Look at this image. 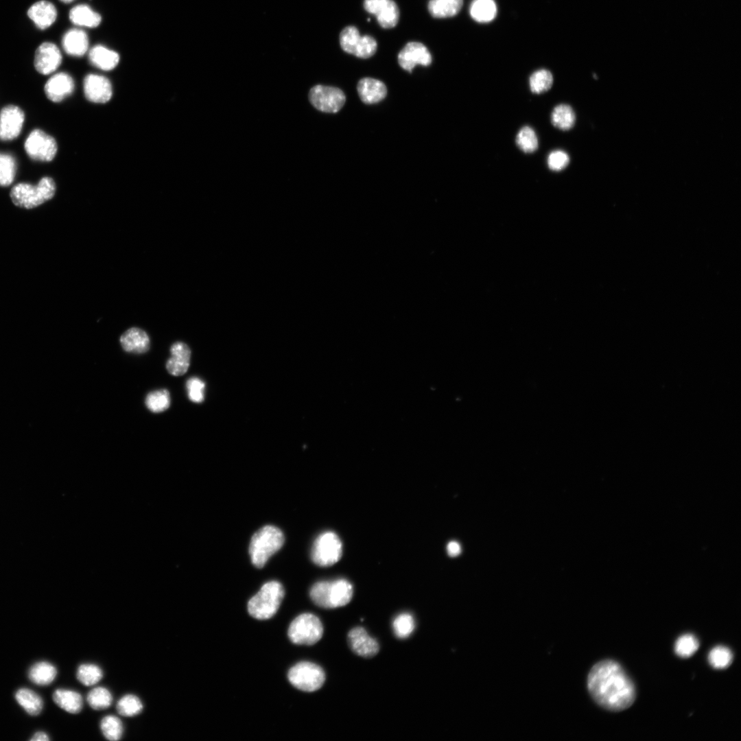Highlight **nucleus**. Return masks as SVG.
<instances>
[{
	"label": "nucleus",
	"mask_w": 741,
	"mask_h": 741,
	"mask_svg": "<svg viewBox=\"0 0 741 741\" xmlns=\"http://www.w3.org/2000/svg\"><path fill=\"white\" fill-rule=\"evenodd\" d=\"M17 703L30 715H38L43 709V702L40 696L28 688H21L15 694Z\"/></svg>",
	"instance_id": "obj_28"
},
{
	"label": "nucleus",
	"mask_w": 741,
	"mask_h": 741,
	"mask_svg": "<svg viewBox=\"0 0 741 741\" xmlns=\"http://www.w3.org/2000/svg\"><path fill=\"white\" fill-rule=\"evenodd\" d=\"M340 43L346 53L360 58L373 56L377 48L375 39L368 35L360 36L357 27L347 26L340 34Z\"/></svg>",
	"instance_id": "obj_10"
},
{
	"label": "nucleus",
	"mask_w": 741,
	"mask_h": 741,
	"mask_svg": "<svg viewBox=\"0 0 741 741\" xmlns=\"http://www.w3.org/2000/svg\"><path fill=\"white\" fill-rule=\"evenodd\" d=\"M57 674L56 667L47 661H39L31 666L29 679L35 684L47 685L54 681Z\"/></svg>",
	"instance_id": "obj_27"
},
{
	"label": "nucleus",
	"mask_w": 741,
	"mask_h": 741,
	"mask_svg": "<svg viewBox=\"0 0 741 741\" xmlns=\"http://www.w3.org/2000/svg\"><path fill=\"white\" fill-rule=\"evenodd\" d=\"M471 18L479 23H488L494 19L497 6L494 0H473L470 5Z\"/></svg>",
	"instance_id": "obj_30"
},
{
	"label": "nucleus",
	"mask_w": 741,
	"mask_h": 741,
	"mask_svg": "<svg viewBox=\"0 0 741 741\" xmlns=\"http://www.w3.org/2000/svg\"><path fill=\"white\" fill-rule=\"evenodd\" d=\"M447 553L450 556H456L461 552L460 544L456 541H450L447 546Z\"/></svg>",
	"instance_id": "obj_45"
},
{
	"label": "nucleus",
	"mask_w": 741,
	"mask_h": 741,
	"mask_svg": "<svg viewBox=\"0 0 741 741\" xmlns=\"http://www.w3.org/2000/svg\"><path fill=\"white\" fill-rule=\"evenodd\" d=\"M364 8L384 28L394 27L399 21V10L393 0H364Z\"/></svg>",
	"instance_id": "obj_13"
},
{
	"label": "nucleus",
	"mask_w": 741,
	"mask_h": 741,
	"mask_svg": "<svg viewBox=\"0 0 741 741\" xmlns=\"http://www.w3.org/2000/svg\"><path fill=\"white\" fill-rule=\"evenodd\" d=\"M569 163V155L563 150H556L551 152L547 158L550 169L559 172L564 169Z\"/></svg>",
	"instance_id": "obj_44"
},
{
	"label": "nucleus",
	"mask_w": 741,
	"mask_h": 741,
	"mask_svg": "<svg viewBox=\"0 0 741 741\" xmlns=\"http://www.w3.org/2000/svg\"><path fill=\"white\" fill-rule=\"evenodd\" d=\"M392 628L397 637L400 639L408 637L415 628L413 616L408 613L398 615L393 620Z\"/></svg>",
	"instance_id": "obj_41"
},
{
	"label": "nucleus",
	"mask_w": 741,
	"mask_h": 741,
	"mask_svg": "<svg viewBox=\"0 0 741 741\" xmlns=\"http://www.w3.org/2000/svg\"><path fill=\"white\" fill-rule=\"evenodd\" d=\"M432 61L428 49L421 43H408L398 54V62L401 68L409 72L416 65L429 66Z\"/></svg>",
	"instance_id": "obj_14"
},
{
	"label": "nucleus",
	"mask_w": 741,
	"mask_h": 741,
	"mask_svg": "<svg viewBox=\"0 0 741 741\" xmlns=\"http://www.w3.org/2000/svg\"><path fill=\"white\" fill-rule=\"evenodd\" d=\"M284 543L282 531L274 526H266L252 536L249 545V554L252 564L263 567L269 558L280 550Z\"/></svg>",
	"instance_id": "obj_4"
},
{
	"label": "nucleus",
	"mask_w": 741,
	"mask_h": 741,
	"mask_svg": "<svg viewBox=\"0 0 741 741\" xmlns=\"http://www.w3.org/2000/svg\"><path fill=\"white\" fill-rule=\"evenodd\" d=\"M170 403V393L165 388L149 392L145 399L146 408L154 413H159L167 410L169 408Z\"/></svg>",
	"instance_id": "obj_32"
},
{
	"label": "nucleus",
	"mask_w": 741,
	"mask_h": 741,
	"mask_svg": "<svg viewBox=\"0 0 741 741\" xmlns=\"http://www.w3.org/2000/svg\"><path fill=\"white\" fill-rule=\"evenodd\" d=\"M171 356L166 362L167 372L173 376L184 375L188 370L191 351L189 346L183 342H176L170 347Z\"/></svg>",
	"instance_id": "obj_19"
},
{
	"label": "nucleus",
	"mask_w": 741,
	"mask_h": 741,
	"mask_svg": "<svg viewBox=\"0 0 741 741\" xmlns=\"http://www.w3.org/2000/svg\"><path fill=\"white\" fill-rule=\"evenodd\" d=\"M76 677L82 684L92 686L102 679L103 672L102 668L96 664L82 663L78 668Z\"/></svg>",
	"instance_id": "obj_36"
},
{
	"label": "nucleus",
	"mask_w": 741,
	"mask_h": 741,
	"mask_svg": "<svg viewBox=\"0 0 741 741\" xmlns=\"http://www.w3.org/2000/svg\"><path fill=\"white\" fill-rule=\"evenodd\" d=\"M99 727L102 735L108 740H119L123 736V723L114 715L104 716L100 721Z\"/></svg>",
	"instance_id": "obj_33"
},
{
	"label": "nucleus",
	"mask_w": 741,
	"mask_h": 741,
	"mask_svg": "<svg viewBox=\"0 0 741 741\" xmlns=\"http://www.w3.org/2000/svg\"><path fill=\"white\" fill-rule=\"evenodd\" d=\"M27 15L36 27L45 30L55 22L57 10L55 5L50 1L41 0L30 6L27 10Z\"/></svg>",
	"instance_id": "obj_21"
},
{
	"label": "nucleus",
	"mask_w": 741,
	"mask_h": 741,
	"mask_svg": "<svg viewBox=\"0 0 741 741\" xmlns=\"http://www.w3.org/2000/svg\"><path fill=\"white\" fill-rule=\"evenodd\" d=\"M284 589L277 581L265 583L248 603L249 614L258 620L271 618L278 611L284 597Z\"/></svg>",
	"instance_id": "obj_5"
},
{
	"label": "nucleus",
	"mask_w": 741,
	"mask_h": 741,
	"mask_svg": "<svg viewBox=\"0 0 741 741\" xmlns=\"http://www.w3.org/2000/svg\"><path fill=\"white\" fill-rule=\"evenodd\" d=\"M587 687L601 707L620 711L631 707L636 697L635 685L622 667L611 659L595 663L589 670Z\"/></svg>",
	"instance_id": "obj_1"
},
{
	"label": "nucleus",
	"mask_w": 741,
	"mask_h": 741,
	"mask_svg": "<svg viewBox=\"0 0 741 741\" xmlns=\"http://www.w3.org/2000/svg\"><path fill=\"white\" fill-rule=\"evenodd\" d=\"M287 634L290 639L294 644L313 645L322 636V624L315 615L303 613L291 622Z\"/></svg>",
	"instance_id": "obj_6"
},
{
	"label": "nucleus",
	"mask_w": 741,
	"mask_h": 741,
	"mask_svg": "<svg viewBox=\"0 0 741 741\" xmlns=\"http://www.w3.org/2000/svg\"><path fill=\"white\" fill-rule=\"evenodd\" d=\"M553 84V75L547 69H539L530 76L529 86L533 93L540 94L548 91Z\"/></svg>",
	"instance_id": "obj_38"
},
{
	"label": "nucleus",
	"mask_w": 741,
	"mask_h": 741,
	"mask_svg": "<svg viewBox=\"0 0 741 741\" xmlns=\"http://www.w3.org/2000/svg\"><path fill=\"white\" fill-rule=\"evenodd\" d=\"M698 646V641L694 635L685 634L677 639L674 650L680 657L688 658L696 652Z\"/></svg>",
	"instance_id": "obj_42"
},
{
	"label": "nucleus",
	"mask_w": 741,
	"mask_h": 741,
	"mask_svg": "<svg viewBox=\"0 0 741 741\" xmlns=\"http://www.w3.org/2000/svg\"><path fill=\"white\" fill-rule=\"evenodd\" d=\"M64 51L73 56H82L89 48V38L84 31L78 28L69 30L62 38Z\"/></svg>",
	"instance_id": "obj_23"
},
{
	"label": "nucleus",
	"mask_w": 741,
	"mask_h": 741,
	"mask_svg": "<svg viewBox=\"0 0 741 741\" xmlns=\"http://www.w3.org/2000/svg\"><path fill=\"white\" fill-rule=\"evenodd\" d=\"M17 165L13 155L0 152V186L8 187L14 180Z\"/></svg>",
	"instance_id": "obj_34"
},
{
	"label": "nucleus",
	"mask_w": 741,
	"mask_h": 741,
	"mask_svg": "<svg viewBox=\"0 0 741 741\" xmlns=\"http://www.w3.org/2000/svg\"><path fill=\"white\" fill-rule=\"evenodd\" d=\"M60 1H62L64 3H70L73 0H60Z\"/></svg>",
	"instance_id": "obj_47"
},
{
	"label": "nucleus",
	"mask_w": 741,
	"mask_h": 741,
	"mask_svg": "<svg viewBox=\"0 0 741 741\" xmlns=\"http://www.w3.org/2000/svg\"><path fill=\"white\" fill-rule=\"evenodd\" d=\"M62 62V54L57 45L51 42H44L37 48L34 64L40 74L49 75L54 72Z\"/></svg>",
	"instance_id": "obj_15"
},
{
	"label": "nucleus",
	"mask_w": 741,
	"mask_h": 741,
	"mask_svg": "<svg viewBox=\"0 0 741 741\" xmlns=\"http://www.w3.org/2000/svg\"><path fill=\"white\" fill-rule=\"evenodd\" d=\"M357 89L361 100L367 104H376L385 98L387 94L386 85L381 81L364 78L357 84Z\"/></svg>",
	"instance_id": "obj_22"
},
{
	"label": "nucleus",
	"mask_w": 741,
	"mask_h": 741,
	"mask_svg": "<svg viewBox=\"0 0 741 741\" xmlns=\"http://www.w3.org/2000/svg\"><path fill=\"white\" fill-rule=\"evenodd\" d=\"M27 155L33 161L49 162L56 155L58 145L55 139L43 130L31 131L24 142Z\"/></svg>",
	"instance_id": "obj_9"
},
{
	"label": "nucleus",
	"mask_w": 741,
	"mask_h": 741,
	"mask_svg": "<svg viewBox=\"0 0 741 741\" xmlns=\"http://www.w3.org/2000/svg\"><path fill=\"white\" fill-rule=\"evenodd\" d=\"M75 89L73 78L65 72L53 75L46 82L44 91L47 97L53 102H60L71 95Z\"/></svg>",
	"instance_id": "obj_17"
},
{
	"label": "nucleus",
	"mask_w": 741,
	"mask_h": 741,
	"mask_svg": "<svg viewBox=\"0 0 741 741\" xmlns=\"http://www.w3.org/2000/svg\"><path fill=\"white\" fill-rule=\"evenodd\" d=\"M89 58L93 65L104 71L115 69L119 61V56L116 51L101 45L91 49Z\"/></svg>",
	"instance_id": "obj_24"
},
{
	"label": "nucleus",
	"mask_w": 741,
	"mask_h": 741,
	"mask_svg": "<svg viewBox=\"0 0 741 741\" xmlns=\"http://www.w3.org/2000/svg\"><path fill=\"white\" fill-rule=\"evenodd\" d=\"M576 115L572 108L565 104L556 106L551 113L552 125L559 130H570L575 124Z\"/></svg>",
	"instance_id": "obj_31"
},
{
	"label": "nucleus",
	"mask_w": 741,
	"mask_h": 741,
	"mask_svg": "<svg viewBox=\"0 0 741 741\" xmlns=\"http://www.w3.org/2000/svg\"><path fill=\"white\" fill-rule=\"evenodd\" d=\"M342 544L333 532H325L315 540L311 549V559L318 565L326 567L337 563L341 558Z\"/></svg>",
	"instance_id": "obj_8"
},
{
	"label": "nucleus",
	"mask_w": 741,
	"mask_h": 741,
	"mask_svg": "<svg viewBox=\"0 0 741 741\" xmlns=\"http://www.w3.org/2000/svg\"><path fill=\"white\" fill-rule=\"evenodd\" d=\"M25 113L19 106L9 104L0 111V140L10 141L16 139L23 128Z\"/></svg>",
	"instance_id": "obj_12"
},
{
	"label": "nucleus",
	"mask_w": 741,
	"mask_h": 741,
	"mask_svg": "<svg viewBox=\"0 0 741 741\" xmlns=\"http://www.w3.org/2000/svg\"><path fill=\"white\" fill-rule=\"evenodd\" d=\"M32 741H47L49 740V738L47 734L43 731L36 732L31 738Z\"/></svg>",
	"instance_id": "obj_46"
},
{
	"label": "nucleus",
	"mask_w": 741,
	"mask_h": 741,
	"mask_svg": "<svg viewBox=\"0 0 741 741\" xmlns=\"http://www.w3.org/2000/svg\"><path fill=\"white\" fill-rule=\"evenodd\" d=\"M116 708L120 715L125 717H132L142 711L143 704L137 696L128 694L119 698L117 703Z\"/></svg>",
	"instance_id": "obj_37"
},
{
	"label": "nucleus",
	"mask_w": 741,
	"mask_h": 741,
	"mask_svg": "<svg viewBox=\"0 0 741 741\" xmlns=\"http://www.w3.org/2000/svg\"><path fill=\"white\" fill-rule=\"evenodd\" d=\"M55 181L49 176L43 177L36 185L20 183L10 191V198L16 206L33 209L51 199L56 192Z\"/></svg>",
	"instance_id": "obj_2"
},
{
	"label": "nucleus",
	"mask_w": 741,
	"mask_h": 741,
	"mask_svg": "<svg viewBox=\"0 0 741 741\" xmlns=\"http://www.w3.org/2000/svg\"><path fill=\"white\" fill-rule=\"evenodd\" d=\"M121 348L128 353L142 354L150 349L148 334L142 329L131 327L124 332L119 338Z\"/></svg>",
	"instance_id": "obj_20"
},
{
	"label": "nucleus",
	"mask_w": 741,
	"mask_h": 741,
	"mask_svg": "<svg viewBox=\"0 0 741 741\" xmlns=\"http://www.w3.org/2000/svg\"><path fill=\"white\" fill-rule=\"evenodd\" d=\"M347 639L352 651L360 657H372L379 650L377 640L360 626L352 628L348 633Z\"/></svg>",
	"instance_id": "obj_18"
},
{
	"label": "nucleus",
	"mask_w": 741,
	"mask_h": 741,
	"mask_svg": "<svg viewBox=\"0 0 741 741\" xmlns=\"http://www.w3.org/2000/svg\"><path fill=\"white\" fill-rule=\"evenodd\" d=\"M86 701L89 706L95 710H102L109 707L113 703L111 692L106 687H95L87 694Z\"/></svg>",
	"instance_id": "obj_35"
},
{
	"label": "nucleus",
	"mask_w": 741,
	"mask_h": 741,
	"mask_svg": "<svg viewBox=\"0 0 741 741\" xmlns=\"http://www.w3.org/2000/svg\"><path fill=\"white\" fill-rule=\"evenodd\" d=\"M53 700L59 707L70 714L79 713L83 707L81 694L72 690H56L53 694Z\"/></svg>",
	"instance_id": "obj_25"
},
{
	"label": "nucleus",
	"mask_w": 741,
	"mask_h": 741,
	"mask_svg": "<svg viewBox=\"0 0 741 741\" xmlns=\"http://www.w3.org/2000/svg\"><path fill=\"white\" fill-rule=\"evenodd\" d=\"M311 104L318 110L335 113L344 106L346 97L338 88L324 85H316L309 93Z\"/></svg>",
	"instance_id": "obj_11"
},
{
	"label": "nucleus",
	"mask_w": 741,
	"mask_h": 741,
	"mask_svg": "<svg viewBox=\"0 0 741 741\" xmlns=\"http://www.w3.org/2000/svg\"><path fill=\"white\" fill-rule=\"evenodd\" d=\"M204 382L198 377L189 378L186 383L188 397L192 402L201 403L204 400Z\"/></svg>",
	"instance_id": "obj_43"
},
{
	"label": "nucleus",
	"mask_w": 741,
	"mask_h": 741,
	"mask_svg": "<svg viewBox=\"0 0 741 741\" xmlns=\"http://www.w3.org/2000/svg\"><path fill=\"white\" fill-rule=\"evenodd\" d=\"M84 92L89 101L106 103L112 97V85L109 80L103 75L89 74L84 80Z\"/></svg>",
	"instance_id": "obj_16"
},
{
	"label": "nucleus",
	"mask_w": 741,
	"mask_h": 741,
	"mask_svg": "<svg viewBox=\"0 0 741 741\" xmlns=\"http://www.w3.org/2000/svg\"><path fill=\"white\" fill-rule=\"evenodd\" d=\"M710 665L716 669H725L729 667L733 661V654L729 648L718 646L711 649L708 655Z\"/></svg>",
	"instance_id": "obj_40"
},
{
	"label": "nucleus",
	"mask_w": 741,
	"mask_h": 741,
	"mask_svg": "<svg viewBox=\"0 0 741 741\" xmlns=\"http://www.w3.org/2000/svg\"><path fill=\"white\" fill-rule=\"evenodd\" d=\"M69 16L70 21L79 27H95L102 21L101 15L86 4H79L73 7Z\"/></svg>",
	"instance_id": "obj_26"
},
{
	"label": "nucleus",
	"mask_w": 741,
	"mask_h": 741,
	"mask_svg": "<svg viewBox=\"0 0 741 741\" xmlns=\"http://www.w3.org/2000/svg\"><path fill=\"white\" fill-rule=\"evenodd\" d=\"M352 585L346 579L320 581L310 589V597L318 606L332 609L345 606L353 596Z\"/></svg>",
	"instance_id": "obj_3"
},
{
	"label": "nucleus",
	"mask_w": 741,
	"mask_h": 741,
	"mask_svg": "<svg viewBox=\"0 0 741 741\" xmlns=\"http://www.w3.org/2000/svg\"><path fill=\"white\" fill-rule=\"evenodd\" d=\"M463 4V0H430L428 10L435 18L451 17L457 14Z\"/></svg>",
	"instance_id": "obj_29"
},
{
	"label": "nucleus",
	"mask_w": 741,
	"mask_h": 741,
	"mask_svg": "<svg viewBox=\"0 0 741 741\" xmlns=\"http://www.w3.org/2000/svg\"><path fill=\"white\" fill-rule=\"evenodd\" d=\"M287 678L292 685L305 692L320 689L325 680L322 668L316 663L302 661L296 663L288 672Z\"/></svg>",
	"instance_id": "obj_7"
},
{
	"label": "nucleus",
	"mask_w": 741,
	"mask_h": 741,
	"mask_svg": "<svg viewBox=\"0 0 741 741\" xmlns=\"http://www.w3.org/2000/svg\"><path fill=\"white\" fill-rule=\"evenodd\" d=\"M516 144L524 153H532L539 146L538 137L535 131L530 126L522 127L516 136Z\"/></svg>",
	"instance_id": "obj_39"
}]
</instances>
